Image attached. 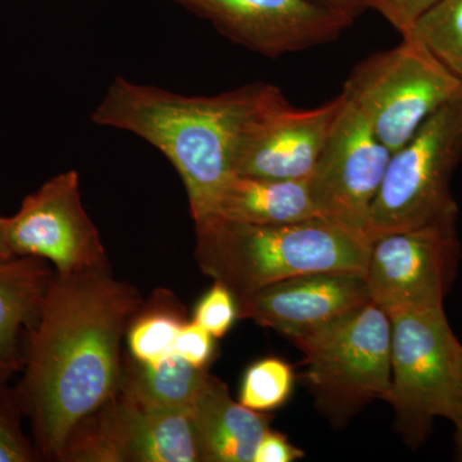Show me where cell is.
I'll list each match as a JSON object with an SVG mask.
<instances>
[{
    "label": "cell",
    "instance_id": "24",
    "mask_svg": "<svg viewBox=\"0 0 462 462\" xmlns=\"http://www.w3.org/2000/svg\"><path fill=\"white\" fill-rule=\"evenodd\" d=\"M440 0H363L365 9L382 14L401 36L407 35Z\"/></svg>",
    "mask_w": 462,
    "mask_h": 462
},
{
    "label": "cell",
    "instance_id": "28",
    "mask_svg": "<svg viewBox=\"0 0 462 462\" xmlns=\"http://www.w3.org/2000/svg\"><path fill=\"white\" fill-rule=\"evenodd\" d=\"M16 258L11 247H9L7 238V227H5V217L0 216V263Z\"/></svg>",
    "mask_w": 462,
    "mask_h": 462
},
{
    "label": "cell",
    "instance_id": "13",
    "mask_svg": "<svg viewBox=\"0 0 462 462\" xmlns=\"http://www.w3.org/2000/svg\"><path fill=\"white\" fill-rule=\"evenodd\" d=\"M231 41L267 57L336 41L348 27L316 0H173Z\"/></svg>",
    "mask_w": 462,
    "mask_h": 462
},
{
    "label": "cell",
    "instance_id": "27",
    "mask_svg": "<svg viewBox=\"0 0 462 462\" xmlns=\"http://www.w3.org/2000/svg\"><path fill=\"white\" fill-rule=\"evenodd\" d=\"M316 2L342 18L348 26L365 11L363 0H316Z\"/></svg>",
    "mask_w": 462,
    "mask_h": 462
},
{
    "label": "cell",
    "instance_id": "21",
    "mask_svg": "<svg viewBox=\"0 0 462 462\" xmlns=\"http://www.w3.org/2000/svg\"><path fill=\"white\" fill-rule=\"evenodd\" d=\"M293 370L281 358L269 357L248 367L240 388V403L266 412L287 402L293 389Z\"/></svg>",
    "mask_w": 462,
    "mask_h": 462
},
{
    "label": "cell",
    "instance_id": "18",
    "mask_svg": "<svg viewBox=\"0 0 462 462\" xmlns=\"http://www.w3.org/2000/svg\"><path fill=\"white\" fill-rule=\"evenodd\" d=\"M207 373L173 352L154 364L141 363L129 354L123 357L118 389L145 406L191 410Z\"/></svg>",
    "mask_w": 462,
    "mask_h": 462
},
{
    "label": "cell",
    "instance_id": "25",
    "mask_svg": "<svg viewBox=\"0 0 462 462\" xmlns=\"http://www.w3.org/2000/svg\"><path fill=\"white\" fill-rule=\"evenodd\" d=\"M172 352L193 366L206 369L214 358V337L196 322H187L176 337Z\"/></svg>",
    "mask_w": 462,
    "mask_h": 462
},
{
    "label": "cell",
    "instance_id": "3",
    "mask_svg": "<svg viewBox=\"0 0 462 462\" xmlns=\"http://www.w3.org/2000/svg\"><path fill=\"white\" fill-rule=\"evenodd\" d=\"M194 258L236 303L261 288L314 273L364 275L372 240L318 217L289 225H254L208 216L194 223Z\"/></svg>",
    "mask_w": 462,
    "mask_h": 462
},
{
    "label": "cell",
    "instance_id": "8",
    "mask_svg": "<svg viewBox=\"0 0 462 462\" xmlns=\"http://www.w3.org/2000/svg\"><path fill=\"white\" fill-rule=\"evenodd\" d=\"M62 462H199L191 410L145 406L120 389L67 440Z\"/></svg>",
    "mask_w": 462,
    "mask_h": 462
},
{
    "label": "cell",
    "instance_id": "29",
    "mask_svg": "<svg viewBox=\"0 0 462 462\" xmlns=\"http://www.w3.org/2000/svg\"><path fill=\"white\" fill-rule=\"evenodd\" d=\"M455 430V457L457 461H462V412L454 421Z\"/></svg>",
    "mask_w": 462,
    "mask_h": 462
},
{
    "label": "cell",
    "instance_id": "2",
    "mask_svg": "<svg viewBox=\"0 0 462 462\" xmlns=\"http://www.w3.org/2000/svg\"><path fill=\"white\" fill-rule=\"evenodd\" d=\"M245 85L212 97H188L117 76L91 114L99 126L132 133L157 148L180 175L194 223L215 214L248 124L278 94Z\"/></svg>",
    "mask_w": 462,
    "mask_h": 462
},
{
    "label": "cell",
    "instance_id": "6",
    "mask_svg": "<svg viewBox=\"0 0 462 462\" xmlns=\"http://www.w3.org/2000/svg\"><path fill=\"white\" fill-rule=\"evenodd\" d=\"M462 160V91L392 153L370 208L367 236L457 218L451 180Z\"/></svg>",
    "mask_w": 462,
    "mask_h": 462
},
{
    "label": "cell",
    "instance_id": "22",
    "mask_svg": "<svg viewBox=\"0 0 462 462\" xmlns=\"http://www.w3.org/2000/svg\"><path fill=\"white\" fill-rule=\"evenodd\" d=\"M12 374L0 367V462L39 461L32 438L23 430V413L16 388L9 385Z\"/></svg>",
    "mask_w": 462,
    "mask_h": 462
},
{
    "label": "cell",
    "instance_id": "26",
    "mask_svg": "<svg viewBox=\"0 0 462 462\" xmlns=\"http://www.w3.org/2000/svg\"><path fill=\"white\" fill-rule=\"evenodd\" d=\"M303 456L305 452L291 445L287 436L269 428L258 443L254 462H291Z\"/></svg>",
    "mask_w": 462,
    "mask_h": 462
},
{
    "label": "cell",
    "instance_id": "15",
    "mask_svg": "<svg viewBox=\"0 0 462 462\" xmlns=\"http://www.w3.org/2000/svg\"><path fill=\"white\" fill-rule=\"evenodd\" d=\"M199 462H254L272 419L236 403L220 379L207 373L191 406Z\"/></svg>",
    "mask_w": 462,
    "mask_h": 462
},
{
    "label": "cell",
    "instance_id": "14",
    "mask_svg": "<svg viewBox=\"0 0 462 462\" xmlns=\"http://www.w3.org/2000/svg\"><path fill=\"white\" fill-rule=\"evenodd\" d=\"M367 302L370 297L364 275L305 273L273 282L238 300V318L291 339Z\"/></svg>",
    "mask_w": 462,
    "mask_h": 462
},
{
    "label": "cell",
    "instance_id": "4",
    "mask_svg": "<svg viewBox=\"0 0 462 462\" xmlns=\"http://www.w3.org/2000/svg\"><path fill=\"white\" fill-rule=\"evenodd\" d=\"M387 314L392 384L384 401L396 412L404 442L418 448L430 437L437 418L454 421L462 412V345L445 307Z\"/></svg>",
    "mask_w": 462,
    "mask_h": 462
},
{
    "label": "cell",
    "instance_id": "5",
    "mask_svg": "<svg viewBox=\"0 0 462 462\" xmlns=\"http://www.w3.org/2000/svg\"><path fill=\"white\" fill-rule=\"evenodd\" d=\"M391 319L370 302L289 339L305 356L318 409L340 424L392 384Z\"/></svg>",
    "mask_w": 462,
    "mask_h": 462
},
{
    "label": "cell",
    "instance_id": "1",
    "mask_svg": "<svg viewBox=\"0 0 462 462\" xmlns=\"http://www.w3.org/2000/svg\"><path fill=\"white\" fill-rule=\"evenodd\" d=\"M142 305L109 264L54 273L14 387L41 460L60 461L75 428L117 392L123 338Z\"/></svg>",
    "mask_w": 462,
    "mask_h": 462
},
{
    "label": "cell",
    "instance_id": "9",
    "mask_svg": "<svg viewBox=\"0 0 462 462\" xmlns=\"http://www.w3.org/2000/svg\"><path fill=\"white\" fill-rule=\"evenodd\" d=\"M456 224L449 218L373 239L365 273L370 300L385 312L442 309L461 260Z\"/></svg>",
    "mask_w": 462,
    "mask_h": 462
},
{
    "label": "cell",
    "instance_id": "17",
    "mask_svg": "<svg viewBox=\"0 0 462 462\" xmlns=\"http://www.w3.org/2000/svg\"><path fill=\"white\" fill-rule=\"evenodd\" d=\"M212 216L266 226L321 217L307 180H272L239 175L225 185Z\"/></svg>",
    "mask_w": 462,
    "mask_h": 462
},
{
    "label": "cell",
    "instance_id": "12",
    "mask_svg": "<svg viewBox=\"0 0 462 462\" xmlns=\"http://www.w3.org/2000/svg\"><path fill=\"white\" fill-rule=\"evenodd\" d=\"M345 97L311 109L291 107L278 94L248 124L236 175L272 180H309L338 117Z\"/></svg>",
    "mask_w": 462,
    "mask_h": 462
},
{
    "label": "cell",
    "instance_id": "16",
    "mask_svg": "<svg viewBox=\"0 0 462 462\" xmlns=\"http://www.w3.org/2000/svg\"><path fill=\"white\" fill-rule=\"evenodd\" d=\"M54 273V267L41 258L0 263V367L12 375L25 364L27 342Z\"/></svg>",
    "mask_w": 462,
    "mask_h": 462
},
{
    "label": "cell",
    "instance_id": "23",
    "mask_svg": "<svg viewBox=\"0 0 462 462\" xmlns=\"http://www.w3.org/2000/svg\"><path fill=\"white\" fill-rule=\"evenodd\" d=\"M238 318V303L229 289L215 282L199 300L194 311V322L208 331L214 338H223Z\"/></svg>",
    "mask_w": 462,
    "mask_h": 462
},
{
    "label": "cell",
    "instance_id": "7",
    "mask_svg": "<svg viewBox=\"0 0 462 462\" xmlns=\"http://www.w3.org/2000/svg\"><path fill=\"white\" fill-rule=\"evenodd\" d=\"M462 91V81L411 35L352 69L342 94L360 109L380 142L403 147L422 124Z\"/></svg>",
    "mask_w": 462,
    "mask_h": 462
},
{
    "label": "cell",
    "instance_id": "19",
    "mask_svg": "<svg viewBox=\"0 0 462 462\" xmlns=\"http://www.w3.org/2000/svg\"><path fill=\"white\" fill-rule=\"evenodd\" d=\"M187 322L184 306L172 291H154L127 328L130 355L141 363H158L171 354L176 337Z\"/></svg>",
    "mask_w": 462,
    "mask_h": 462
},
{
    "label": "cell",
    "instance_id": "11",
    "mask_svg": "<svg viewBox=\"0 0 462 462\" xmlns=\"http://www.w3.org/2000/svg\"><path fill=\"white\" fill-rule=\"evenodd\" d=\"M5 227L14 256L41 258L58 273L108 264L99 231L85 211L74 170L54 176L29 194L17 214L5 217Z\"/></svg>",
    "mask_w": 462,
    "mask_h": 462
},
{
    "label": "cell",
    "instance_id": "10",
    "mask_svg": "<svg viewBox=\"0 0 462 462\" xmlns=\"http://www.w3.org/2000/svg\"><path fill=\"white\" fill-rule=\"evenodd\" d=\"M391 156L392 152L379 141L363 112L345 97L327 144L307 180L321 217L367 236L370 208Z\"/></svg>",
    "mask_w": 462,
    "mask_h": 462
},
{
    "label": "cell",
    "instance_id": "30",
    "mask_svg": "<svg viewBox=\"0 0 462 462\" xmlns=\"http://www.w3.org/2000/svg\"><path fill=\"white\" fill-rule=\"evenodd\" d=\"M461 374H462V356H461Z\"/></svg>",
    "mask_w": 462,
    "mask_h": 462
},
{
    "label": "cell",
    "instance_id": "20",
    "mask_svg": "<svg viewBox=\"0 0 462 462\" xmlns=\"http://www.w3.org/2000/svg\"><path fill=\"white\" fill-rule=\"evenodd\" d=\"M407 35L420 41L462 81V0H440Z\"/></svg>",
    "mask_w": 462,
    "mask_h": 462
}]
</instances>
